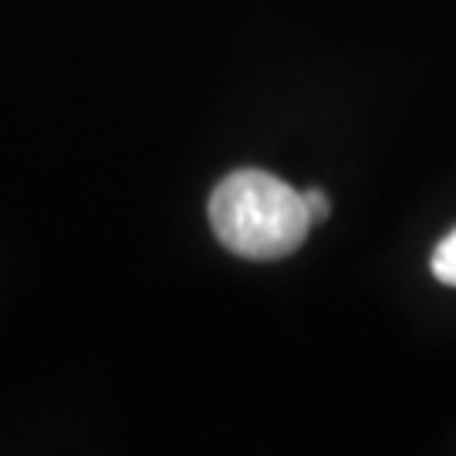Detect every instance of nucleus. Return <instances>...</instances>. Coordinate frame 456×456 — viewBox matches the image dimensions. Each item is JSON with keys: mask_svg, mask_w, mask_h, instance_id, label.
I'll return each mask as SVG.
<instances>
[{"mask_svg": "<svg viewBox=\"0 0 456 456\" xmlns=\"http://www.w3.org/2000/svg\"><path fill=\"white\" fill-rule=\"evenodd\" d=\"M210 224L237 257L277 261L305 244L311 213L305 193L264 169H237L210 196Z\"/></svg>", "mask_w": 456, "mask_h": 456, "instance_id": "1", "label": "nucleus"}, {"mask_svg": "<svg viewBox=\"0 0 456 456\" xmlns=\"http://www.w3.org/2000/svg\"><path fill=\"white\" fill-rule=\"evenodd\" d=\"M429 267H433V274H436V281H440V284H450V288H456V230H453V233H446L440 244H436Z\"/></svg>", "mask_w": 456, "mask_h": 456, "instance_id": "2", "label": "nucleus"}, {"mask_svg": "<svg viewBox=\"0 0 456 456\" xmlns=\"http://www.w3.org/2000/svg\"><path fill=\"white\" fill-rule=\"evenodd\" d=\"M305 203H308V213L314 224L325 220L328 213H331V203H328V196L322 193V190H308V193H305Z\"/></svg>", "mask_w": 456, "mask_h": 456, "instance_id": "3", "label": "nucleus"}]
</instances>
